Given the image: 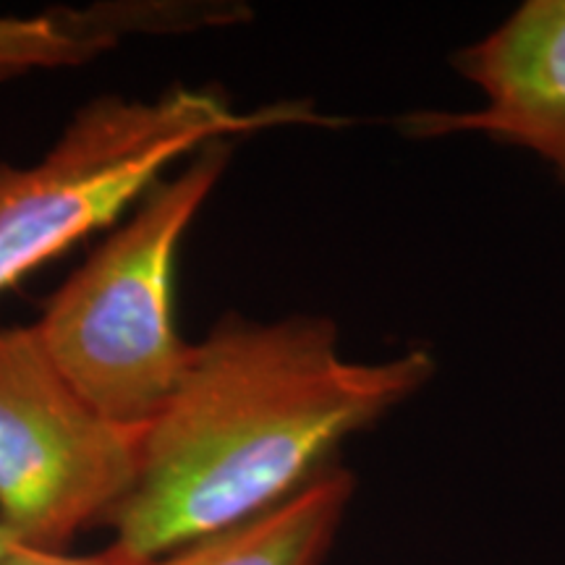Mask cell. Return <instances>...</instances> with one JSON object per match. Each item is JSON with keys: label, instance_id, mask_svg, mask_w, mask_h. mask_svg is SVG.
<instances>
[{"label": "cell", "instance_id": "6", "mask_svg": "<svg viewBox=\"0 0 565 565\" xmlns=\"http://www.w3.org/2000/svg\"><path fill=\"white\" fill-rule=\"evenodd\" d=\"M351 498V471L333 466L270 511L147 565H320Z\"/></svg>", "mask_w": 565, "mask_h": 565}, {"label": "cell", "instance_id": "7", "mask_svg": "<svg viewBox=\"0 0 565 565\" xmlns=\"http://www.w3.org/2000/svg\"><path fill=\"white\" fill-rule=\"evenodd\" d=\"M110 13H0V84L38 71L84 66L116 47L121 26Z\"/></svg>", "mask_w": 565, "mask_h": 565}, {"label": "cell", "instance_id": "2", "mask_svg": "<svg viewBox=\"0 0 565 565\" xmlns=\"http://www.w3.org/2000/svg\"><path fill=\"white\" fill-rule=\"evenodd\" d=\"M228 160L217 139L154 183L32 324L55 370L113 424L147 429L175 391L189 353L173 317L175 257Z\"/></svg>", "mask_w": 565, "mask_h": 565}, {"label": "cell", "instance_id": "4", "mask_svg": "<svg viewBox=\"0 0 565 565\" xmlns=\"http://www.w3.org/2000/svg\"><path fill=\"white\" fill-rule=\"evenodd\" d=\"M141 437L71 387L32 324L0 328V524L21 545L63 553L105 524L137 479Z\"/></svg>", "mask_w": 565, "mask_h": 565}, {"label": "cell", "instance_id": "8", "mask_svg": "<svg viewBox=\"0 0 565 565\" xmlns=\"http://www.w3.org/2000/svg\"><path fill=\"white\" fill-rule=\"evenodd\" d=\"M0 565H131L118 561L110 553L89 555V557H71L66 553H42V550H32L19 545L9 557H3Z\"/></svg>", "mask_w": 565, "mask_h": 565}, {"label": "cell", "instance_id": "5", "mask_svg": "<svg viewBox=\"0 0 565 565\" xmlns=\"http://www.w3.org/2000/svg\"><path fill=\"white\" fill-rule=\"evenodd\" d=\"M456 68L482 92V108L412 113L401 121L404 134H482L540 154L565 183V0H529L463 47Z\"/></svg>", "mask_w": 565, "mask_h": 565}, {"label": "cell", "instance_id": "9", "mask_svg": "<svg viewBox=\"0 0 565 565\" xmlns=\"http://www.w3.org/2000/svg\"><path fill=\"white\" fill-rule=\"evenodd\" d=\"M19 545L21 542L17 540V536H13L9 529L0 524V561H3V557H9Z\"/></svg>", "mask_w": 565, "mask_h": 565}, {"label": "cell", "instance_id": "1", "mask_svg": "<svg viewBox=\"0 0 565 565\" xmlns=\"http://www.w3.org/2000/svg\"><path fill=\"white\" fill-rule=\"evenodd\" d=\"M435 366L427 349L351 362L324 317H223L189 343L173 395L145 429L105 553L147 565L270 511L333 469L341 445L422 391Z\"/></svg>", "mask_w": 565, "mask_h": 565}, {"label": "cell", "instance_id": "3", "mask_svg": "<svg viewBox=\"0 0 565 565\" xmlns=\"http://www.w3.org/2000/svg\"><path fill=\"white\" fill-rule=\"evenodd\" d=\"M317 121L301 103L242 113L210 89L95 97L38 162H0V294L110 225L173 162L217 139Z\"/></svg>", "mask_w": 565, "mask_h": 565}]
</instances>
